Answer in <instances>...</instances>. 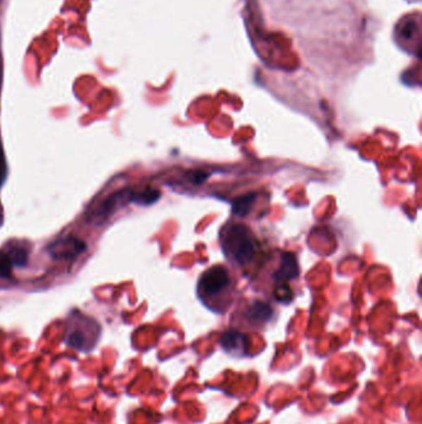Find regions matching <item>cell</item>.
Here are the masks:
<instances>
[{
  "mask_svg": "<svg viewBox=\"0 0 422 424\" xmlns=\"http://www.w3.org/2000/svg\"><path fill=\"white\" fill-rule=\"evenodd\" d=\"M223 249L229 258L244 266L249 263L255 254L254 236L245 226L233 225L224 233Z\"/></svg>",
  "mask_w": 422,
  "mask_h": 424,
  "instance_id": "cell-1",
  "label": "cell"
},
{
  "mask_svg": "<svg viewBox=\"0 0 422 424\" xmlns=\"http://www.w3.org/2000/svg\"><path fill=\"white\" fill-rule=\"evenodd\" d=\"M99 326L86 316H79L77 319L72 318L70 321L66 334L68 347L77 350H89L98 340Z\"/></svg>",
  "mask_w": 422,
  "mask_h": 424,
  "instance_id": "cell-2",
  "label": "cell"
},
{
  "mask_svg": "<svg viewBox=\"0 0 422 424\" xmlns=\"http://www.w3.org/2000/svg\"><path fill=\"white\" fill-rule=\"evenodd\" d=\"M231 285V277L224 267L215 266L206 270L198 282V292L205 298L222 294Z\"/></svg>",
  "mask_w": 422,
  "mask_h": 424,
  "instance_id": "cell-3",
  "label": "cell"
},
{
  "mask_svg": "<svg viewBox=\"0 0 422 424\" xmlns=\"http://www.w3.org/2000/svg\"><path fill=\"white\" fill-rule=\"evenodd\" d=\"M86 249L87 246L82 239L68 236V237L58 238L55 242L49 244L46 251L53 259L70 261V259L77 258L78 256L86 252Z\"/></svg>",
  "mask_w": 422,
  "mask_h": 424,
  "instance_id": "cell-4",
  "label": "cell"
},
{
  "mask_svg": "<svg viewBox=\"0 0 422 424\" xmlns=\"http://www.w3.org/2000/svg\"><path fill=\"white\" fill-rule=\"evenodd\" d=\"M132 201V190H122L115 192L113 195L107 197L92 213V220L94 223H103L109 218H112L118 208Z\"/></svg>",
  "mask_w": 422,
  "mask_h": 424,
  "instance_id": "cell-5",
  "label": "cell"
},
{
  "mask_svg": "<svg viewBox=\"0 0 422 424\" xmlns=\"http://www.w3.org/2000/svg\"><path fill=\"white\" fill-rule=\"evenodd\" d=\"M299 275V264L296 262L294 254L283 252L281 254L280 267L274 275V280L279 283H283L288 280H294Z\"/></svg>",
  "mask_w": 422,
  "mask_h": 424,
  "instance_id": "cell-6",
  "label": "cell"
},
{
  "mask_svg": "<svg viewBox=\"0 0 422 424\" xmlns=\"http://www.w3.org/2000/svg\"><path fill=\"white\" fill-rule=\"evenodd\" d=\"M221 344L226 351L237 354L244 351V347H247V339L239 331H226L222 335Z\"/></svg>",
  "mask_w": 422,
  "mask_h": 424,
  "instance_id": "cell-7",
  "label": "cell"
},
{
  "mask_svg": "<svg viewBox=\"0 0 422 424\" xmlns=\"http://www.w3.org/2000/svg\"><path fill=\"white\" fill-rule=\"evenodd\" d=\"M248 319L252 323H265L271 319L273 309L262 301H255L247 313Z\"/></svg>",
  "mask_w": 422,
  "mask_h": 424,
  "instance_id": "cell-8",
  "label": "cell"
},
{
  "mask_svg": "<svg viewBox=\"0 0 422 424\" xmlns=\"http://www.w3.org/2000/svg\"><path fill=\"white\" fill-rule=\"evenodd\" d=\"M160 199V192L153 189H146L141 192H132V201L139 205H151Z\"/></svg>",
  "mask_w": 422,
  "mask_h": 424,
  "instance_id": "cell-9",
  "label": "cell"
},
{
  "mask_svg": "<svg viewBox=\"0 0 422 424\" xmlns=\"http://www.w3.org/2000/svg\"><path fill=\"white\" fill-rule=\"evenodd\" d=\"M254 200H255V195H252V194L239 197L233 204V213H236L238 216H242V218L247 216L252 208Z\"/></svg>",
  "mask_w": 422,
  "mask_h": 424,
  "instance_id": "cell-10",
  "label": "cell"
},
{
  "mask_svg": "<svg viewBox=\"0 0 422 424\" xmlns=\"http://www.w3.org/2000/svg\"><path fill=\"white\" fill-rule=\"evenodd\" d=\"M6 254H9L11 262L14 266H25L26 262H27V252L23 247L11 246V249Z\"/></svg>",
  "mask_w": 422,
  "mask_h": 424,
  "instance_id": "cell-11",
  "label": "cell"
},
{
  "mask_svg": "<svg viewBox=\"0 0 422 424\" xmlns=\"http://www.w3.org/2000/svg\"><path fill=\"white\" fill-rule=\"evenodd\" d=\"M13 266L9 254L0 251V278H11Z\"/></svg>",
  "mask_w": 422,
  "mask_h": 424,
  "instance_id": "cell-12",
  "label": "cell"
},
{
  "mask_svg": "<svg viewBox=\"0 0 422 424\" xmlns=\"http://www.w3.org/2000/svg\"><path fill=\"white\" fill-rule=\"evenodd\" d=\"M274 294H275V298L280 300V301H290L293 299V292L288 288V285H285V283L279 285L278 288L274 292Z\"/></svg>",
  "mask_w": 422,
  "mask_h": 424,
  "instance_id": "cell-13",
  "label": "cell"
},
{
  "mask_svg": "<svg viewBox=\"0 0 422 424\" xmlns=\"http://www.w3.org/2000/svg\"><path fill=\"white\" fill-rule=\"evenodd\" d=\"M6 156H4V150H3V145L0 142V182H3L6 179Z\"/></svg>",
  "mask_w": 422,
  "mask_h": 424,
  "instance_id": "cell-14",
  "label": "cell"
},
{
  "mask_svg": "<svg viewBox=\"0 0 422 424\" xmlns=\"http://www.w3.org/2000/svg\"><path fill=\"white\" fill-rule=\"evenodd\" d=\"M1 76H3V68H1V54H0V88H1Z\"/></svg>",
  "mask_w": 422,
  "mask_h": 424,
  "instance_id": "cell-15",
  "label": "cell"
},
{
  "mask_svg": "<svg viewBox=\"0 0 422 424\" xmlns=\"http://www.w3.org/2000/svg\"><path fill=\"white\" fill-rule=\"evenodd\" d=\"M1 223H3V215H1V212H0V226H1Z\"/></svg>",
  "mask_w": 422,
  "mask_h": 424,
  "instance_id": "cell-16",
  "label": "cell"
}]
</instances>
